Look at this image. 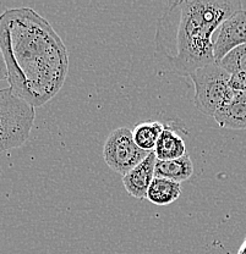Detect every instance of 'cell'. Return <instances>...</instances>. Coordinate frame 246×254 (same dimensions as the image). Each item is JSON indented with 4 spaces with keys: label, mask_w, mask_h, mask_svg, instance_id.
Wrapping results in <instances>:
<instances>
[{
    "label": "cell",
    "mask_w": 246,
    "mask_h": 254,
    "mask_svg": "<svg viewBox=\"0 0 246 254\" xmlns=\"http://www.w3.org/2000/svg\"><path fill=\"white\" fill-rule=\"evenodd\" d=\"M0 50L15 94L39 108L65 83L69 52L49 21L31 7L0 14Z\"/></svg>",
    "instance_id": "cell-1"
},
{
    "label": "cell",
    "mask_w": 246,
    "mask_h": 254,
    "mask_svg": "<svg viewBox=\"0 0 246 254\" xmlns=\"http://www.w3.org/2000/svg\"><path fill=\"white\" fill-rule=\"evenodd\" d=\"M243 10L237 0H178L157 23L155 58L169 72L189 77L214 60V34L222 23Z\"/></svg>",
    "instance_id": "cell-2"
},
{
    "label": "cell",
    "mask_w": 246,
    "mask_h": 254,
    "mask_svg": "<svg viewBox=\"0 0 246 254\" xmlns=\"http://www.w3.org/2000/svg\"><path fill=\"white\" fill-rule=\"evenodd\" d=\"M34 118L32 105L15 94L10 87L0 89V154L27 141Z\"/></svg>",
    "instance_id": "cell-3"
},
{
    "label": "cell",
    "mask_w": 246,
    "mask_h": 254,
    "mask_svg": "<svg viewBox=\"0 0 246 254\" xmlns=\"http://www.w3.org/2000/svg\"><path fill=\"white\" fill-rule=\"evenodd\" d=\"M189 77L195 86V107L207 116L213 118L237 92L233 88L232 76L218 63L198 68Z\"/></svg>",
    "instance_id": "cell-4"
},
{
    "label": "cell",
    "mask_w": 246,
    "mask_h": 254,
    "mask_svg": "<svg viewBox=\"0 0 246 254\" xmlns=\"http://www.w3.org/2000/svg\"><path fill=\"white\" fill-rule=\"evenodd\" d=\"M148 154L150 153L137 147L131 129L128 127H118L110 132L102 152L107 165L121 176L132 170Z\"/></svg>",
    "instance_id": "cell-5"
},
{
    "label": "cell",
    "mask_w": 246,
    "mask_h": 254,
    "mask_svg": "<svg viewBox=\"0 0 246 254\" xmlns=\"http://www.w3.org/2000/svg\"><path fill=\"white\" fill-rule=\"evenodd\" d=\"M213 39L216 63L221 62L234 48L246 44V10H240L224 21Z\"/></svg>",
    "instance_id": "cell-6"
},
{
    "label": "cell",
    "mask_w": 246,
    "mask_h": 254,
    "mask_svg": "<svg viewBox=\"0 0 246 254\" xmlns=\"http://www.w3.org/2000/svg\"><path fill=\"white\" fill-rule=\"evenodd\" d=\"M156 163H157L156 154L151 152L141 163L124 175L123 185L131 197L137 199H144L147 197L151 182L155 179Z\"/></svg>",
    "instance_id": "cell-7"
},
{
    "label": "cell",
    "mask_w": 246,
    "mask_h": 254,
    "mask_svg": "<svg viewBox=\"0 0 246 254\" xmlns=\"http://www.w3.org/2000/svg\"><path fill=\"white\" fill-rule=\"evenodd\" d=\"M213 119L223 128H246V91H237L232 99L214 114Z\"/></svg>",
    "instance_id": "cell-8"
},
{
    "label": "cell",
    "mask_w": 246,
    "mask_h": 254,
    "mask_svg": "<svg viewBox=\"0 0 246 254\" xmlns=\"http://www.w3.org/2000/svg\"><path fill=\"white\" fill-rule=\"evenodd\" d=\"M153 153L157 160H174L186 154V144L184 138L173 127L164 126Z\"/></svg>",
    "instance_id": "cell-9"
},
{
    "label": "cell",
    "mask_w": 246,
    "mask_h": 254,
    "mask_svg": "<svg viewBox=\"0 0 246 254\" xmlns=\"http://www.w3.org/2000/svg\"><path fill=\"white\" fill-rule=\"evenodd\" d=\"M218 64L232 76L235 91H246V44L234 48Z\"/></svg>",
    "instance_id": "cell-10"
},
{
    "label": "cell",
    "mask_w": 246,
    "mask_h": 254,
    "mask_svg": "<svg viewBox=\"0 0 246 254\" xmlns=\"http://www.w3.org/2000/svg\"><path fill=\"white\" fill-rule=\"evenodd\" d=\"M181 185L165 177L155 176L148 189L146 199L155 205H170L181 194Z\"/></svg>",
    "instance_id": "cell-11"
},
{
    "label": "cell",
    "mask_w": 246,
    "mask_h": 254,
    "mask_svg": "<svg viewBox=\"0 0 246 254\" xmlns=\"http://www.w3.org/2000/svg\"><path fill=\"white\" fill-rule=\"evenodd\" d=\"M194 174V164L187 154L174 160H157L155 168V176L165 177L178 184L186 181Z\"/></svg>",
    "instance_id": "cell-12"
},
{
    "label": "cell",
    "mask_w": 246,
    "mask_h": 254,
    "mask_svg": "<svg viewBox=\"0 0 246 254\" xmlns=\"http://www.w3.org/2000/svg\"><path fill=\"white\" fill-rule=\"evenodd\" d=\"M164 125L160 121H144L131 129L132 138L139 148L145 152H153L163 132Z\"/></svg>",
    "instance_id": "cell-13"
},
{
    "label": "cell",
    "mask_w": 246,
    "mask_h": 254,
    "mask_svg": "<svg viewBox=\"0 0 246 254\" xmlns=\"http://www.w3.org/2000/svg\"><path fill=\"white\" fill-rule=\"evenodd\" d=\"M7 72H6V65H5L4 57L1 54V50H0V81L2 79H6Z\"/></svg>",
    "instance_id": "cell-14"
},
{
    "label": "cell",
    "mask_w": 246,
    "mask_h": 254,
    "mask_svg": "<svg viewBox=\"0 0 246 254\" xmlns=\"http://www.w3.org/2000/svg\"><path fill=\"white\" fill-rule=\"evenodd\" d=\"M238 254H246V238L243 241L242 246L239 247V251H238Z\"/></svg>",
    "instance_id": "cell-15"
}]
</instances>
